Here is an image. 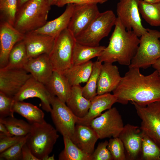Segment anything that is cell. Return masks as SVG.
I'll use <instances>...</instances> for the list:
<instances>
[{"mask_svg": "<svg viewBox=\"0 0 160 160\" xmlns=\"http://www.w3.org/2000/svg\"><path fill=\"white\" fill-rule=\"evenodd\" d=\"M140 0H120L117 3L118 17L127 31L132 30L140 37L147 31L142 23L139 9Z\"/></svg>", "mask_w": 160, "mask_h": 160, "instance_id": "obj_11", "label": "cell"}, {"mask_svg": "<svg viewBox=\"0 0 160 160\" xmlns=\"http://www.w3.org/2000/svg\"><path fill=\"white\" fill-rule=\"evenodd\" d=\"M18 9V0H0L1 20L14 25Z\"/></svg>", "mask_w": 160, "mask_h": 160, "instance_id": "obj_34", "label": "cell"}, {"mask_svg": "<svg viewBox=\"0 0 160 160\" xmlns=\"http://www.w3.org/2000/svg\"><path fill=\"white\" fill-rule=\"evenodd\" d=\"M25 136H8L0 132V153L19 142Z\"/></svg>", "mask_w": 160, "mask_h": 160, "instance_id": "obj_39", "label": "cell"}, {"mask_svg": "<svg viewBox=\"0 0 160 160\" xmlns=\"http://www.w3.org/2000/svg\"><path fill=\"white\" fill-rule=\"evenodd\" d=\"M12 110L25 118L31 124L42 123L46 121L43 111L35 105L23 101H15Z\"/></svg>", "mask_w": 160, "mask_h": 160, "instance_id": "obj_26", "label": "cell"}, {"mask_svg": "<svg viewBox=\"0 0 160 160\" xmlns=\"http://www.w3.org/2000/svg\"><path fill=\"white\" fill-rule=\"evenodd\" d=\"M152 66L155 70L158 71L160 76V58L157 60Z\"/></svg>", "mask_w": 160, "mask_h": 160, "instance_id": "obj_43", "label": "cell"}, {"mask_svg": "<svg viewBox=\"0 0 160 160\" xmlns=\"http://www.w3.org/2000/svg\"><path fill=\"white\" fill-rule=\"evenodd\" d=\"M52 96L45 84L32 76L13 98L15 101H23L29 98H37L41 101L43 109L50 113L52 109L51 100Z\"/></svg>", "mask_w": 160, "mask_h": 160, "instance_id": "obj_14", "label": "cell"}, {"mask_svg": "<svg viewBox=\"0 0 160 160\" xmlns=\"http://www.w3.org/2000/svg\"><path fill=\"white\" fill-rule=\"evenodd\" d=\"M108 141L100 143L91 155V160H112L111 154L107 148Z\"/></svg>", "mask_w": 160, "mask_h": 160, "instance_id": "obj_38", "label": "cell"}, {"mask_svg": "<svg viewBox=\"0 0 160 160\" xmlns=\"http://www.w3.org/2000/svg\"><path fill=\"white\" fill-rule=\"evenodd\" d=\"M31 124L26 143L36 158L43 160L52 152L59 137L57 131L46 121Z\"/></svg>", "mask_w": 160, "mask_h": 160, "instance_id": "obj_4", "label": "cell"}, {"mask_svg": "<svg viewBox=\"0 0 160 160\" xmlns=\"http://www.w3.org/2000/svg\"><path fill=\"white\" fill-rule=\"evenodd\" d=\"M25 34L8 22L1 20L0 24V68L5 67L8 62L9 53L18 42L23 40Z\"/></svg>", "mask_w": 160, "mask_h": 160, "instance_id": "obj_16", "label": "cell"}, {"mask_svg": "<svg viewBox=\"0 0 160 160\" xmlns=\"http://www.w3.org/2000/svg\"><path fill=\"white\" fill-rule=\"evenodd\" d=\"M45 85L52 95L64 103L71 95L72 86L63 74L57 71H53Z\"/></svg>", "mask_w": 160, "mask_h": 160, "instance_id": "obj_23", "label": "cell"}, {"mask_svg": "<svg viewBox=\"0 0 160 160\" xmlns=\"http://www.w3.org/2000/svg\"><path fill=\"white\" fill-rule=\"evenodd\" d=\"M51 6L48 0H29L17 9L14 27L25 34L37 30L47 22Z\"/></svg>", "mask_w": 160, "mask_h": 160, "instance_id": "obj_3", "label": "cell"}, {"mask_svg": "<svg viewBox=\"0 0 160 160\" xmlns=\"http://www.w3.org/2000/svg\"><path fill=\"white\" fill-rule=\"evenodd\" d=\"M29 0H18V8Z\"/></svg>", "mask_w": 160, "mask_h": 160, "instance_id": "obj_44", "label": "cell"}, {"mask_svg": "<svg viewBox=\"0 0 160 160\" xmlns=\"http://www.w3.org/2000/svg\"><path fill=\"white\" fill-rule=\"evenodd\" d=\"M102 65V62L98 60L93 63L91 75L86 85L82 87L83 95L90 100L97 95V82Z\"/></svg>", "mask_w": 160, "mask_h": 160, "instance_id": "obj_32", "label": "cell"}, {"mask_svg": "<svg viewBox=\"0 0 160 160\" xmlns=\"http://www.w3.org/2000/svg\"><path fill=\"white\" fill-rule=\"evenodd\" d=\"M80 85L72 87L71 95L66 103L73 113L79 118L84 117L88 113L91 101L82 94Z\"/></svg>", "mask_w": 160, "mask_h": 160, "instance_id": "obj_24", "label": "cell"}, {"mask_svg": "<svg viewBox=\"0 0 160 160\" xmlns=\"http://www.w3.org/2000/svg\"><path fill=\"white\" fill-rule=\"evenodd\" d=\"M29 58L23 40L17 43L10 51L8 63L4 68L7 69L23 68Z\"/></svg>", "mask_w": 160, "mask_h": 160, "instance_id": "obj_28", "label": "cell"}, {"mask_svg": "<svg viewBox=\"0 0 160 160\" xmlns=\"http://www.w3.org/2000/svg\"><path fill=\"white\" fill-rule=\"evenodd\" d=\"M0 122L5 126L13 136H26L30 133L31 129V124L14 117L0 118Z\"/></svg>", "mask_w": 160, "mask_h": 160, "instance_id": "obj_31", "label": "cell"}, {"mask_svg": "<svg viewBox=\"0 0 160 160\" xmlns=\"http://www.w3.org/2000/svg\"><path fill=\"white\" fill-rule=\"evenodd\" d=\"M59 0H48L49 4L51 6L56 4Z\"/></svg>", "mask_w": 160, "mask_h": 160, "instance_id": "obj_45", "label": "cell"}, {"mask_svg": "<svg viewBox=\"0 0 160 160\" xmlns=\"http://www.w3.org/2000/svg\"><path fill=\"white\" fill-rule=\"evenodd\" d=\"M23 68H0V92L13 97L32 76Z\"/></svg>", "mask_w": 160, "mask_h": 160, "instance_id": "obj_13", "label": "cell"}, {"mask_svg": "<svg viewBox=\"0 0 160 160\" xmlns=\"http://www.w3.org/2000/svg\"><path fill=\"white\" fill-rule=\"evenodd\" d=\"M66 103L53 96L51 100V115L56 129L63 136L70 139L74 132L77 117Z\"/></svg>", "mask_w": 160, "mask_h": 160, "instance_id": "obj_10", "label": "cell"}, {"mask_svg": "<svg viewBox=\"0 0 160 160\" xmlns=\"http://www.w3.org/2000/svg\"><path fill=\"white\" fill-rule=\"evenodd\" d=\"M149 3H156L160 2V0H142Z\"/></svg>", "mask_w": 160, "mask_h": 160, "instance_id": "obj_47", "label": "cell"}, {"mask_svg": "<svg viewBox=\"0 0 160 160\" xmlns=\"http://www.w3.org/2000/svg\"><path fill=\"white\" fill-rule=\"evenodd\" d=\"M116 19L111 10L100 12L88 28L76 38V41L90 46H99L100 41L108 36L115 25Z\"/></svg>", "mask_w": 160, "mask_h": 160, "instance_id": "obj_7", "label": "cell"}, {"mask_svg": "<svg viewBox=\"0 0 160 160\" xmlns=\"http://www.w3.org/2000/svg\"><path fill=\"white\" fill-rule=\"evenodd\" d=\"M55 38L32 31L25 34L23 40L29 58L43 54L48 55L53 48Z\"/></svg>", "mask_w": 160, "mask_h": 160, "instance_id": "obj_17", "label": "cell"}, {"mask_svg": "<svg viewBox=\"0 0 160 160\" xmlns=\"http://www.w3.org/2000/svg\"><path fill=\"white\" fill-rule=\"evenodd\" d=\"M93 63L89 60L81 64H72L62 73L72 87L86 83L92 72Z\"/></svg>", "mask_w": 160, "mask_h": 160, "instance_id": "obj_25", "label": "cell"}, {"mask_svg": "<svg viewBox=\"0 0 160 160\" xmlns=\"http://www.w3.org/2000/svg\"><path fill=\"white\" fill-rule=\"evenodd\" d=\"M113 92L117 102L123 105L133 102L145 106L160 102V76L156 70L145 76L141 73L139 68H129Z\"/></svg>", "mask_w": 160, "mask_h": 160, "instance_id": "obj_1", "label": "cell"}, {"mask_svg": "<svg viewBox=\"0 0 160 160\" xmlns=\"http://www.w3.org/2000/svg\"><path fill=\"white\" fill-rule=\"evenodd\" d=\"M107 0H59L56 6L62 7L69 4H102Z\"/></svg>", "mask_w": 160, "mask_h": 160, "instance_id": "obj_40", "label": "cell"}, {"mask_svg": "<svg viewBox=\"0 0 160 160\" xmlns=\"http://www.w3.org/2000/svg\"><path fill=\"white\" fill-rule=\"evenodd\" d=\"M107 148L114 160H127L124 145L119 137L111 138L108 141Z\"/></svg>", "mask_w": 160, "mask_h": 160, "instance_id": "obj_36", "label": "cell"}, {"mask_svg": "<svg viewBox=\"0 0 160 160\" xmlns=\"http://www.w3.org/2000/svg\"><path fill=\"white\" fill-rule=\"evenodd\" d=\"M74 7V4H67L64 11L59 17L47 21L42 27L32 32L48 35L55 38L62 31L67 28Z\"/></svg>", "mask_w": 160, "mask_h": 160, "instance_id": "obj_22", "label": "cell"}, {"mask_svg": "<svg viewBox=\"0 0 160 160\" xmlns=\"http://www.w3.org/2000/svg\"><path fill=\"white\" fill-rule=\"evenodd\" d=\"M160 31L147 28L142 35L137 52L129 68L146 69L160 58Z\"/></svg>", "mask_w": 160, "mask_h": 160, "instance_id": "obj_5", "label": "cell"}, {"mask_svg": "<svg viewBox=\"0 0 160 160\" xmlns=\"http://www.w3.org/2000/svg\"><path fill=\"white\" fill-rule=\"evenodd\" d=\"M14 101L13 97L0 92V118L14 117L12 108Z\"/></svg>", "mask_w": 160, "mask_h": 160, "instance_id": "obj_37", "label": "cell"}, {"mask_svg": "<svg viewBox=\"0 0 160 160\" xmlns=\"http://www.w3.org/2000/svg\"><path fill=\"white\" fill-rule=\"evenodd\" d=\"M144 134L140 127L129 124L124 126L118 137L124 145L127 159H140Z\"/></svg>", "mask_w": 160, "mask_h": 160, "instance_id": "obj_15", "label": "cell"}, {"mask_svg": "<svg viewBox=\"0 0 160 160\" xmlns=\"http://www.w3.org/2000/svg\"><path fill=\"white\" fill-rule=\"evenodd\" d=\"M0 132L8 136H13L9 132L5 126L0 122Z\"/></svg>", "mask_w": 160, "mask_h": 160, "instance_id": "obj_42", "label": "cell"}, {"mask_svg": "<svg viewBox=\"0 0 160 160\" xmlns=\"http://www.w3.org/2000/svg\"><path fill=\"white\" fill-rule=\"evenodd\" d=\"M22 160H39L33 154L26 143L22 148Z\"/></svg>", "mask_w": 160, "mask_h": 160, "instance_id": "obj_41", "label": "cell"}, {"mask_svg": "<svg viewBox=\"0 0 160 160\" xmlns=\"http://www.w3.org/2000/svg\"><path fill=\"white\" fill-rule=\"evenodd\" d=\"M28 134L19 142L0 153V160H22V148L26 143Z\"/></svg>", "mask_w": 160, "mask_h": 160, "instance_id": "obj_35", "label": "cell"}, {"mask_svg": "<svg viewBox=\"0 0 160 160\" xmlns=\"http://www.w3.org/2000/svg\"><path fill=\"white\" fill-rule=\"evenodd\" d=\"M140 160H160V146L144 133Z\"/></svg>", "mask_w": 160, "mask_h": 160, "instance_id": "obj_33", "label": "cell"}, {"mask_svg": "<svg viewBox=\"0 0 160 160\" xmlns=\"http://www.w3.org/2000/svg\"><path fill=\"white\" fill-rule=\"evenodd\" d=\"M70 139L81 150L91 155L99 138L90 126L76 124L74 133Z\"/></svg>", "mask_w": 160, "mask_h": 160, "instance_id": "obj_21", "label": "cell"}, {"mask_svg": "<svg viewBox=\"0 0 160 160\" xmlns=\"http://www.w3.org/2000/svg\"><path fill=\"white\" fill-rule=\"evenodd\" d=\"M23 68L29 73L34 79L44 84L48 81L53 71L52 65L48 55L47 54L29 58Z\"/></svg>", "mask_w": 160, "mask_h": 160, "instance_id": "obj_19", "label": "cell"}, {"mask_svg": "<svg viewBox=\"0 0 160 160\" xmlns=\"http://www.w3.org/2000/svg\"><path fill=\"white\" fill-rule=\"evenodd\" d=\"M64 148L59 154L60 160H91V155L84 152L77 147L70 138L63 136Z\"/></svg>", "mask_w": 160, "mask_h": 160, "instance_id": "obj_30", "label": "cell"}, {"mask_svg": "<svg viewBox=\"0 0 160 160\" xmlns=\"http://www.w3.org/2000/svg\"><path fill=\"white\" fill-rule=\"evenodd\" d=\"M75 38L67 28L55 39L54 45L48 55L53 71L63 73L72 64Z\"/></svg>", "mask_w": 160, "mask_h": 160, "instance_id": "obj_6", "label": "cell"}, {"mask_svg": "<svg viewBox=\"0 0 160 160\" xmlns=\"http://www.w3.org/2000/svg\"><path fill=\"white\" fill-rule=\"evenodd\" d=\"M138 37L132 30H127L117 17L109 44L97 57V60L104 63L117 62L129 66L137 51L140 43Z\"/></svg>", "mask_w": 160, "mask_h": 160, "instance_id": "obj_2", "label": "cell"}, {"mask_svg": "<svg viewBox=\"0 0 160 160\" xmlns=\"http://www.w3.org/2000/svg\"><path fill=\"white\" fill-rule=\"evenodd\" d=\"M117 67L112 63L102 64L97 85V95L110 93L118 86L121 79Z\"/></svg>", "mask_w": 160, "mask_h": 160, "instance_id": "obj_20", "label": "cell"}, {"mask_svg": "<svg viewBox=\"0 0 160 160\" xmlns=\"http://www.w3.org/2000/svg\"><path fill=\"white\" fill-rule=\"evenodd\" d=\"M139 9L143 18L150 25L160 26V2L149 3L140 0Z\"/></svg>", "mask_w": 160, "mask_h": 160, "instance_id": "obj_29", "label": "cell"}, {"mask_svg": "<svg viewBox=\"0 0 160 160\" xmlns=\"http://www.w3.org/2000/svg\"><path fill=\"white\" fill-rule=\"evenodd\" d=\"M100 12L96 4H74L67 28L76 39L88 28Z\"/></svg>", "mask_w": 160, "mask_h": 160, "instance_id": "obj_12", "label": "cell"}, {"mask_svg": "<svg viewBox=\"0 0 160 160\" xmlns=\"http://www.w3.org/2000/svg\"><path fill=\"white\" fill-rule=\"evenodd\" d=\"M130 102L141 120V130L160 146V102L145 106Z\"/></svg>", "mask_w": 160, "mask_h": 160, "instance_id": "obj_8", "label": "cell"}, {"mask_svg": "<svg viewBox=\"0 0 160 160\" xmlns=\"http://www.w3.org/2000/svg\"><path fill=\"white\" fill-rule=\"evenodd\" d=\"M105 47L90 46L76 42L73 48L72 64L77 65L85 63L92 59L98 57Z\"/></svg>", "mask_w": 160, "mask_h": 160, "instance_id": "obj_27", "label": "cell"}, {"mask_svg": "<svg viewBox=\"0 0 160 160\" xmlns=\"http://www.w3.org/2000/svg\"><path fill=\"white\" fill-rule=\"evenodd\" d=\"M90 126L99 139H103L118 137L124 125L121 114L114 107L94 119Z\"/></svg>", "mask_w": 160, "mask_h": 160, "instance_id": "obj_9", "label": "cell"}, {"mask_svg": "<svg viewBox=\"0 0 160 160\" xmlns=\"http://www.w3.org/2000/svg\"><path fill=\"white\" fill-rule=\"evenodd\" d=\"M55 160V156L54 155L49 156V155L46 156L43 160Z\"/></svg>", "mask_w": 160, "mask_h": 160, "instance_id": "obj_46", "label": "cell"}, {"mask_svg": "<svg viewBox=\"0 0 160 160\" xmlns=\"http://www.w3.org/2000/svg\"><path fill=\"white\" fill-rule=\"evenodd\" d=\"M91 101L88 113L82 118L77 117L76 124L90 126L94 119L100 116L103 111L111 108L117 102V98L113 94L108 93L97 95Z\"/></svg>", "mask_w": 160, "mask_h": 160, "instance_id": "obj_18", "label": "cell"}]
</instances>
